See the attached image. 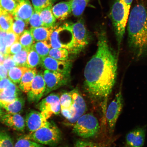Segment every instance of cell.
Returning a JSON list of instances; mask_svg holds the SVG:
<instances>
[{
    "label": "cell",
    "instance_id": "obj_9",
    "mask_svg": "<svg viewBox=\"0 0 147 147\" xmlns=\"http://www.w3.org/2000/svg\"><path fill=\"white\" fill-rule=\"evenodd\" d=\"M43 76L46 85L44 96L67 84L69 74L46 69Z\"/></svg>",
    "mask_w": 147,
    "mask_h": 147
},
{
    "label": "cell",
    "instance_id": "obj_19",
    "mask_svg": "<svg viewBox=\"0 0 147 147\" xmlns=\"http://www.w3.org/2000/svg\"><path fill=\"white\" fill-rule=\"evenodd\" d=\"M37 74L35 67L29 68L23 75L20 83V90L25 93L30 91L33 80Z\"/></svg>",
    "mask_w": 147,
    "mask_h": 147
},
{
    "label": "cell",
    "instance_id": "obj_37",
    "mask_svg": "<svg viewBox=\"0 0 147 147\" xmlns=\"http://www.w3.org/2000/svg\"><path fill=\"white\" fill-rule=\"evenodd\" d=\"M5 96L8 97L19 96L20 90L15 84L12 82L3 92Z\"/></svg>",
    "mask_w": 147,
    "mask_h": 147
},
{
    "label": "cell",
    "instance_id": "obj_5",
    "mask_svg": "<svg viewBox=\"0 0 147 147\" xmlns=\"http://www.w3.org/2000/svg\"><path fill=\"white\" fill-rule=\"evenodd\" d=\"M74 124V132L83 138L95 136L100 130L98 119L91 113L83 115Z\"/></svg>",
    "mask_w": 147,
    "mask_h": 147
},
{
    "label": "cell",
    "instance_id": "obj_47",
    "mask_svg": "<svg viewBox=\"0 0 147 147\" xmlns=\"http://www.w3.org/2000/svg\"><path fill=\"white\" fill-rule=\"evenodd\" d=\"M5 57L1 53H0V64H2L5 60Z\"/></svg>",
    "mask_w": 147,
    "mask_h": 147
},
{
    "label": "cell",
    "instance_id": "obj_17",
    "mask_svg": "<svg viewBox=\"0 0 147 147\" xmlns=\"http://www.w3.org/2000/svg\"><path fill=\"white\" fill-rule=\"evenodd\" d=\"M52 10L56 19L63 21L72 13V8L70 0L60 2L53 6Z\"/></svg>",
    "mask_w": 147,
    "mask_h": 147
},
{
    "label": "cell",
    "instance_id": "obj_16",
    "mask_svg": "<svg viewBox=\"0 0 147 147\" xmlns=\"http://www.w3.org/2000/svg\"><path fill=\"white\" fill-rule=\"evenodd\" d=\"M146 139V130L144 128L135 129L127 134V144L131 147H142Z\"/></svg>",
    "mask_w": 147,
    "mask_h": 147
},
{
    "label": "cell",
    "instance_id": "obj_33",
    "mask_svg": "<svg viewBox=\"0 0 147 147\" xmlns=\"http://www.w3.org/2000/svg\"><path fill=\"white\" fill-rule=\"evenodd\" d=\"M14 147H44L39 144L24 136L20 137L15 144Z\"/></svg>",
    "mask_w": 147,
    "mask_h": 147
},
{
    "label": "cell",
    "instance_id": "obj_39",
    "mask_svg": "<svg viewBox=\"0 0 147 147\" xmlns=\"http://www.w3.org/2000/svg\"><path fill=\"white\" fill-rule=\"evenodd\" d=\"M22 47L19 41L16 42L8 49H6L7 54L11 55H15L22 50Z\"/></svg>",
    "mask_w": 147,
    "mask_h": 147
},
{
    "label": "cell",
    "instance_id": "obj_32",
    "mask_svg": "<svg viewBox=\"0 0 147 147\" xmlns=\"http://www.w3.org/2000/svg\"><path fill=\"white\" fill-rule=\"evenodd\" d=\"M18 1V0H0V8L13 16Z\"/></svg>",
    "mask_w": 147,
    "mask_h": 147
},
{
    "label": "cell",
    "instance_id": "obj_40",
    "mask_svg": "<svg viewBox=\"0 0 147 147\" xmlns=\"http://www.w3.org/2000/svg\"><path fill=\"white\" fill-rule=\"evenodd\" d=\"M19 96L8 97L5 96L3 92H0V106L2 107L14 102Z\"/></svg>",
    "mask_w": 147,
    "mask_h": 147
},
{
    "label": "cell",
    "instance_id": "obj_41",
    "mask_svg": "<svg viewBox=\"0 0 147 147\" xmlns=\"http://www.w3.org/2000/svg\"><path fill=\"white\" fill-rule=\"evenodd\" d=\"M3 65L8 71L12 68L17 67V64L12 58L10 55H7L5 57V60L3 62Z\"/></svg>",
    "mask_w": 147,
    "mask_h": 147
},
{
    "label": "cell",
    "instance_id": "obj_25",
    "mask_svg": "<svg viewBox=\"0 0 147 147\" xmlns=\"http://www.w3.org/2000/svg\"><path fill=\"white\" fill-rule=\"evenodd\" d=\"M91 0H70L72 13L75 17H80L83 13Z\"/></svg>",
    "mask_w": 147,
    "mask_h": 147
},
{
    "label": "cell",
    "instance_id": "obj_2",
    "mask_svg": "<svg viewBox=\"0 0 147 147\" xmlns=\"http://www.w3.org/2000/svg\"><path fill=\"white\" fill-rule=\"evenodd\" d=\"M129 49L135 59L147 56V4L141 1L130 11L127 24Z\"/></svg>",
    "mask_w": 147,
    "mask_h": 147
},
{
    "label": "cell",
    "instance_id": "obj_35",
    "mask_svg": "<svg viewBox=\"0 0 147 147\" xmlns=\"http://www.w3.org/2000/svg\"><path fill=\"white\" fill-rule=\"evenodd\" d=\"M57 0H32L34 9L37 11L53 5Z\"/></svg>",
    "mask_w": 147,
    "mask_h": 147
},
{
    "label": "cell",
    "instance_id": "obj_43",
    "mask_svg": "<svg viewBox=\"0 0 147 147\" xmlns=\"http://www.w3.org/2000/svg\"><path fill=\"white\" fill-rule=\"evenodd\" d=\"M7 33L0 31V53L4 55L5 57L8 55L7 54L6 48L4 41V38Z\"/></svg>",
    "mask_w": 147,
    "mask_h": 147
},
{
    "label": "cell",
    "instance_id": "obj_26",
    "mask_svg": "<svg viewBox=\"0 0 147 147\" xmlns=\"http://www.w3.org/2000/svg\"><path fill=\"white\" fill-rule=\"evenodd\" d=\"M51 48L50 43L47 41L37 42L33 44L32 47L41 58L49 56Z\"/></svg>",
    "mask_w": 147,
    "mask_h": 147
},
{
    "label": "cell",
    "instance_id": "obj_7",
    "mask_svg": "<svg viewBox=\"0 0 147 147\" xmlns=\"http://www.w3.org/2000/svg\"><path fill=\"white\" fill-rule=\"evenodd\" d=\"M123 102L122 91L119 90L110 103L106 111L107 122L111 134L114 131L117 119L122 112Z\"/></svg>",
    "mask_w": 147,
    "mask_h": 147
},
{
    "label": "cell",
    "instance_id": "obj_50",
    "mask_svg": "<svg viewBox=\"0 0 147 147\" xmlns=\"http://www.w3.org/2000/svg\"><path fill=\"white\" fill-rule=\"evenodd\" d=\"M59 147H65V146H60Z\"/></svg>",
    "mask_w": 147,
    "mask_h": 147
},
{
    "label": "cell",
    "instance_id": "obj_44",
    "mask_svg": "<svg viewBox=\"0 0 147 147\" xmlns=\"http://www.w3.org/2000/svg\"><path fill=\"white\" fill-rule=\"evenodd\" d=\"M11 82L8 78L0 79V92H3Z\"/></svg>",
    "mask_w": 147,
    "mask_h": 147
},
{
    "label": "cell",
    "instance_id": "obj_6",
    "mask_svg": "<svg viewBox=\"0 0 147 147\" xmlns=\"http://www.w3.org/2000/svg\"><path fill=\"white\" fill-rule=\"evenodd\" d=\"M65 24L73 36L72 45L70 51L73 53L78 52L88 44L87 30L84 22L80 20L76 23Z\"/></svg>",
    "mask_w": 147,
    "mask_h": 147
},
{
    "label": "cell",
    "instance_id": "obj_36",
    "mask_svg": "<svg viewBox=\"0 0 147 147\" xmlns=\"http://www.w3.org/2000/svg\"><path fill=\"white\" fill-rule=\"evenodd\" d=\"M29 24H30L31 28L44 26L40 17L39 11L34 9V12L29 19Z\"/></svg>",
    "mask_w": 147,
    "mask_h": 147
},
{
    "label": "cell",
    "instance_id": "obj_13",
    "mask_svg": "<svg viewBox=\"0 0 147 147\" xmlns=\"http://www.w3.org/2000/svg\"><path fill=\"white\" fill-rule=\"evenodd\" d=\"M1 122L8 127L19 132H23L26 127L25 119L20 114L5 113Z\"/></svg>",
    "mask_w": 147,
    "mask_h": 147
},
{
    "label": "cell",
    "instance_id": "obj_45",
    "mask_svg": "<svg viewBox=\"0 0 147 147\" xmlns=\"http://www.w3.org/2000/svg\"><path fill=\"white\" fill-rule=\"evenodd\" d=\"M134 0H122L127 12L130 14V8Z\"/></svg>",
    "mask_w": 147,
    "mask_h": 147
},
{
    "label": "cell",
    "instance_id": "obj_14",
    "mask_svg": "<svg viewBox=\"0 0 147 147\" xmlns=\"http://www.w3.org/2000/svg\"><path fill=\"white\" fill-rule=\"evenodd\" d=\"M73 98V106L75 112L73 118L69 121L70 124H74L84 113L87 110L85 100L78 90L75 89L71 91Z\"/></svg>",
    "mask_w": 147,
    "mask_h": 147
},
{
    "label": "cell",
    "instance_id": "obj_4",
    "mask_svg": "<svg viewBox=\"0 0 147 147\" xmlns=\"http://www.w3.org/2000/svg\"><path fill=\"white\" fill-rule=\"evenodd\" d=\"M24 137L39 144L50 146L58 144L62 139L59 129L52 121L49 122L46 126Z\"/></svg>",
    "mask_w": 147,
    "mask_h": 147
},
{
    "label": "cell",
    "instance_id": "obj_31",
    "mask_svg": "<svg viewBox=\"0 0 147 147\" xmlns=\"http://www.w3.org/2000/svg\"><path fill=\"white\" fill-rule=\"evenodd\" d=\"M28 51L23 49L19 53L11 56L13 59L17 64V67H27Z\"/></svg>",
    "mask_w": 147,
    "mask_h": 147
},
{
    "label": "cell",
    "instance_id": "obj_46",
    "mask_svg": "<svg viewBox=\"0 0 147 147\" xmlns=\"http://www.w3.org/2000/svg\"><path fill=\"white\" fill-rule=\"evenodd\" d=\"M8 71L4 66L2 64H0V79L5 78H7Z\"/></svg>",
    "mask_w": 147,
    "mask_h": 147
},
{
    "label": "cell",
    "instance_id": "obj_11",
    "mask_svg": "<svg viewBox=\"0 0 147 147\" xmlns=\"http://www.w3.org/2000/svg\"><path fill=\"white\" fill-rule=\"evenodd\" d=\"M40 64L46 69L67 74H69L71 67L70 63L67 60H59L49 56L41 58Z\"/></svg>",
    "mask_w": 147,
    "mask_h": 147
},
{
    "label": "cell",
    "instance_id": "obj_22",
    "mask_svg": "<svg viewBox=\"0 0 147 147\" xmlns=\"http://www.w3.org/2000/svg\"><path fill=\"white\" fill-rule=\"evenodd\" d=\"M25 100L22 97H19L11 103L2 107L7 113L20 114L22 113L24 107Z\"/></svg>",
    "mask_w": 147,
    "mask_h": 147
},
{
    "label": "cell",
    "instance_id": "obj_8",
    "mask_svg": "<svg viewBox=\"0 0 147 147\" xmlns=\"http://www.w3.org/2000/svg\"><path fill=\"white\" fill-rule=\"evenodd\" d=\"M60 96L54 93H51L38 103V109L47 119L53 115H58L61 112Z\"/></svg>",
    "mask_w": 147,
    "mask_h": 147
},
{
    "label": "cell",
    "instance_id": "obj_27",
    "mask_svg": "<svg viewBox=\"0 0 147 147\" xmlns=\"http://www.w3.org/2000/svg\"><path fill=\"white\" fill-rule=\"evenodd\" d=\"M19 42L23 49L29 51L34 43V38L30 30H25L20 36Z\"/></svg>",
    "mask_w": 147,
    "mask_h": 147
},
{
    "label": "cell",
    "instance_id": "obj_10",
    "mask_svg": "<svg viewBox=\"0 0 147 147\" xmlns=\"http://www.w3.org/2000/svg\"><path fill=\"white\" fill-rule=\"evenodd\" d=\"M46 89L43 74H37L33 80L31 89L27 93L28 101L30 103H38L44 96Z\"/></svg>",
    "mask_w": 147,
    "mask_h": 147
},
{
    "label": "cell",
    "instance_id": "obj_38",
    "mask_svg": "<svg viewBox=\"0 0 147 147\" xmlns=\"http://www.w3.org/2000/svg\"><path fill=\"white\" fill-rule=\"evenodd\" d=\"M20 36L12 32H7L4 38V41L6 49L10 47L16 42L19 41Z\"/></svg>",
    "mask_w": 147,
    "mask_h": 147
},
{
    "label": "cell",
    "instance_id": "obj_15",
    "mask_svg": "<svg viewBox=\"0 0 147 147\" xmlns=\"http://www.w3.org/2000/svg\"><path fill=\"white\" fill-rule=\"evenodd\" d=\"M34 9L29 0H18L13 17L22 20L29 23Z\"/></svg>",
    "mask_w": 147,
    "mask_h": 147
},
{
    "label": "cell",
    "instance_id": "obj_18",
    "mask_svg": "<svg viewBox=\"0 0 147 147\" xmlns=\"http://www.w3.org/2000/svg\"><path fill=\"white\" fill-rule=\"evenodd\" d=\"M58 26L56 25L51 27L44 26L31 28L30 31L34 41H48L52 33Z\"/></svg>",
    "mask_w": 147,
    "mask_h": 147
},
{
    "label": "cell",
    "instance_id": "obj_30",
    "mask_svg": "<svg viewBox=\"0 0 147 147\" xmlns=\"http://www.w3.org/2000/svg\"><path fill=\"white\" fill-rule=\"evenodd\" d=\"M41 57L39 55L31 48L28 51L27 60V67L33 68L41 63Z\"/></svg>",
    "mask_w": 147,
    "mask_h": 147
},
{
    "label": "cell",
    "instance_id": "obj_20",
    "mask_svg": "<svg viewBox=\"0 0 147 147\" xmlns=\"http://www.w3.org/2000/svg\"><path fill=\"white\" fill-rule=\"evenodd\" d=\"M53 5L39 11L40 18L43 26L51 27L56 25V18L53 14L52 8Z\"/></svg>",
    "mask_w": 147,
    "mask_h": 147
},
{
    "label": "cell",
    "instance_id": "obj_23",
    "mask_svg": "<svg viewBox=\"0 0 147 147\" xmlns=\"http://www.w3.org/2000/svg\"><path fill=\"white\" fill-rule=\"evenodd\" d=\"M60 99L61 110L71 111L73 116L71 119H72L74 116L75 112L73 106V98L71 91L62 93L60 97Z\"/></svg>",
    "mask_w": 147,
    "mask_h": 147
},
{
    "label": "cell",
    "instance_id": "obj_1",
    "mask_svg": "<svg viewBox=\"0 0 147 147\" xmlns=\"http://www.w3.org/2000/svg\"><path fill=\"white\" fill-rule=\"evenodd\" d=\"M98 36L96 52L84 70V87L93 98L106 99L116 81L118 55L110 45L105 30Z\"/></svg>",
    "mask_w": 147,
    "mask_h": 147
},
{
    "label": "cell",
    "instance_id": "obj_34",
    "mask_svg": "<svg viewBox=\"0 0 147 147\" xmlns=\"http://www.w3.org/2000/svg\"><path fill=\"white\" fill-rule=\"evenodd\" d=\"M0 147H14L11 137L6 132L0 131Z\"/></svg>",
    "mask_w": 147,
    "mask_h": 147
},
{
    "label": "cell",
    "instance_id": "obj_28",
    "mask_svg": "<svg viewBox=\"0 0 147 147\" xmlns=\"http://www.w3.org/2000/svg\"><path fill=\"white\" fill-rule=\"evenodd\" d=\"M28 24V23L22 20L14 17L13 23L10 32H13L20 36L26 30Z\"/></svg>",
    "mask_w": 147,
    "mask_h": 147
},
{
    "label": "cell",
    "instance_id": "obj_12",
    "mask_svg": "<svg viewBox=\"0 0 147 147\" xmlns=\"http://www.w3.org/2000/svg\"><path fill=\"white\" fill-rule=\"evenodd\" d=\"M25 121L26 127L30 133L46 126L49 122L41 112L34 110H31L27 114Z\"/></svg>",
    "mask_w": 147,
    "mask_h": 147
},
{
    "label": "cell",
    "instance_id": "obj_24",
    "mask_svg": "<svg viewBox=\"0 0 147 147\" xmlns=\"http://www.w3.org/2000/svg\"><path fill=\"white\" fill-rule=\"evenodd\" d=\"M29 68L26 67H14L8 71L9 80L15 84L20 83L23 75Z\"/></svg>",
    "mask_w": 147,
    "mask_h": 147
},
{
    "label": "cell",
    "instance_id": "obj_42",
    "mask_svg": "<svg viewBox=\"0 0 147 147\" xmlns=\"http://www.w3.org/2000/svg\"><path fill=\"white\" fill-rule=\"evenodd\" d=\"M74 147H104L97 143L89 141L78 140L77 141Z\"/></svg>",
    "mask_w": 147,
    "mask_h": 147
},
{
    "label": "cell",
    "instance_id": "obj_29",
    "mask_svg": "<svg viewBox=\"0 0 147 147\" xmlns=\"http://www.w3.org/2000/svg\"><path fill=\"white\" fill-rule=\"evenodd\" d=\"M69 51L66 49L51 48L48 56L59 60L67 61L69 58Z\"/></svg>",
    "mask_w": 147,
    "mask_h": 147
},
{
    "label": "cell",
    "instance_id": "obj_49",
    "mask_svg": "<svg viewBox=\"0 0 147 147\" xmlns=\"http://www.w3.org/2000/svg\"><path fill=\"white\" fill-rule=\"evenodd\" d=\"M124 147H130L128 146H125Z\"/></svg>",
    "mask_w": 147,
    "mask_h": 147
},
{
    "label": "cell",
    "instance_id": "obj_48",
    "mask_svg": "<svg viewBox=\"0 0 147 147\" xmlns=\"http://www.w3.org/2000/svg\"><path fill=\"white\" fill-rule=\"evenodd\" d=\"M2 108H3L0 106V118H1V117L5 114L4 112H3V110L2 109Z\"/></svg>",
    "mask_w": 147,
    "mask_h": 147
},
{
    "label": "cell",
    "instance_id": "obj_3",
    "mask_svg": "<svg viewBox=\"0 0 147 147\" xmlns=\"http://www.w3.org/2000/svg\"><path fill=\"white\" fill-rule=\"evenodd\" d=\"M129 14L127 12L122 0H115L110 9L109 17L117 42V54L120 51Z\"/></svg>",
    "mask_w": 147,
    "mask_h": 147
},
{
    "label": "cell",
    "instance_id": "obj_21",
    "mask_svg": "<svg viewBox=\"0 0 147 147\" xmlns=\"http://www.w3.org/2000/svg\"><path fill=\"white\" fill-rule=\"evenodd\" d=\"M13 19L14 17L12 14L0 8V31L10 32Z\"/></svg>",
    "mask_w": 147,
    "mask_h": 147
}]
</instances>
